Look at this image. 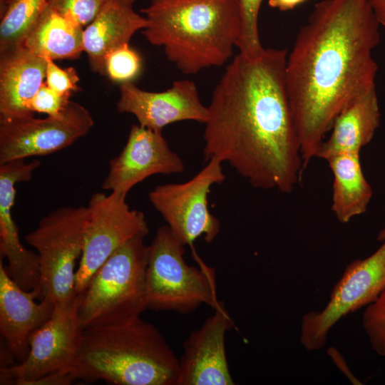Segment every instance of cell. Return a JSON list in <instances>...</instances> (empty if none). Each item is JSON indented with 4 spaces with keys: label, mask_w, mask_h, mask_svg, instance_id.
I'll use <instances>...</instances> for the list:
<instances>
[{
    "label": "cell",
    "mask_w": 385,
    "mask_h": 385,
    "mask_svg": "<svg viewBox=\"0 0 385 385\" xmlns=\"http://www.w3.org/2000/svg\"><path fill=\"white\" fill-rule=\"evenodd\" d=\"M287 54L236 55L213 90L203 133L205 160L226 162L252 187L282 193L304 170L285 84Z\"/></svg>",
    "instance_id": "obj_1"
},
{
    "label": "cell",
    "mask_w": 385,
    "mask_h": 385,
    "mask_svg": "<svg viewBox=\"0 0 385 385\" xmlns=\"http://www.w3.org/2000/svg\"><path fill=\"white\" fill-rule=\"evenodd\" d=\"M379 26L369 0H322L300 28L284 78L304 170L342 110L376 87Z\"/></svg>",
    "instance_id": "obj_2"
},
{
    "label": "cell",
    "mask_w": 385,
    "mask_h": 385,
    "mask_svg": "<svg viewBox=\"0 0 385 385\" xmlns=\"http://www.w3.org/2000/svg\"><path fill=\"white\" fill-rule=\"evenodd\" d=\"M142 30L152 45L184 74L223 66L233 55L241 33L235 0H150L141 9Z\"/></svg>",
    "instance_id": "obj_3"
},
{
    "label": "cell",
    "mask_w": 385,
    "mask_h": 385,
    "mask_svg": "<svg viewBox=\"0 0 385 385\" xmlns=\"http://www.w3.org/2000/svg\"><path fill=\"white\" fill-rule=\"evenodd\" d=\"M76 379L115 385H177L179 359L159 330L138 317L84 329Z\"/></svg>",
    "instance_id": "obj_4"
},
{
    "label": "cell",
    "mask_w": 385,
    "mask_h": 385,
    "mask_svg": "<svg viewBox=\"0 0 385 385\" xmlns=\"http://www.w3.org/2000/svg\"><path fill=\"white\" fill-rule=\"evenodd\" d=\"M148 254L144 237H136L118 248L98 268L83 292L78 308L83 329L140 317L148 308Z\"/></svg>",
    "instance_id": "obj_5"
},
{
    "label": "cell",
    "mask_w": 385,
    "mask_h": 385,
    "mask_svg": "<svg viewBox=\"0 0 385 385\" xmlns=\"http://www.w3.org/2000/svg\"><path fill=\"white\" fill-rule=\"evenodd\" d=\"M184 246L168 225L158 228L149 246L148 308L186 314L201 304L215 309L220 304L214 269L205 265L194 250L200 268L188 265L183 257Z\"/></svg>",
    "instance_id": "obj_6"
},
{
    "label": "cell",
    "mask_w": 385,
    "mask_h": 385,
    "mask_svg": "<svg viewBox=\"0 0 385 385\" xmlns=\"http://www.w3.org/2000/svg\"><path fill=\"white\" fill-rule=\"evenodd\" d=\"M88 221L87 207H63L43 216L25 236L39 257V300L47 299L55 305L77 294L75 267L82 254Z\"/></svg>",
    "instance_id": "obj_7"
},
{
    "label": "cell",
    "mask_w": 385,
    "mask_h": 385,
    "mask_svg": "<svg viewBox=\"0 0 385 385\" xmlns=\"http://www.w3.org/2000/svg\"><path fill=\"white\" fill-rule=\"evenodd\" d=\"M380 242L381 245L371 255L346 266L322 309L302 316L299 341L306 350L322 349L339 321L372 303L385 289V237Z\"/></svg>",
    "instance_id": "obj_8"
},
{
    "label": "cell",
    "mask_w": 385,
    "mask_h": 385,
    "mask_svg": "<svg viewBox=\"0 0 385 385\" xmlns=\"http://www.w3.org/2000/svg\"><path fill=\"white\" fill-rule=\"evenodd\" d=\"M207 162L190 180L159 185L148 195L152 205L184 245L192 247L202 236L212 242L220 231V220L209 210L207 197L212 186L222 183L225 175L220 160Z\"/></svg>",
    "instance_id": "obj_9"
},
{
    "label": "cell",
    "mask_w": 385,
    "mask_h": 385,
    "mask_svg": "<svg viewBox=\"0 0 385 385\" xmlns=\"http://www.w3.org/2000/svg\"><path fill=\"white\" fill-rule=\"evenodd\" d=\"M83 292L55 304L51 317L29 338V352L16 365L1 366V384L32 385L48 374L68 370L76 358L83 329L78 317Z\"/></svg>",
    "instance_id": "obj_10"
},
{
    "label": "cell",
    "mask_w": 385,
    "mask_h": 385,
    "mask_svg": "<svg viewBox=\"0 0 385 385\" xmlns=\"http://www.w3.org/2000/svg\"><path fill=\"white\" fill-rule=\"evenodd\" d=\"M88 221L78 267L75 290L83 292L92 277L120 246L149 232L144 214L130 209L125 196L111 192L93 194L87 206Z\"/></svg>",
    "instance_id": "obj_11"
},
{
    "label": "cell",
    "mask_w": 385,
    "mask_h": 385,
    "mask_svg": "<svg viewBox=\"0 0 385 385\" xmlns=\"http://www.w3.org/2000/svg\"><path fill=\"white\" fill-rule=\"evenodd\" d=\"M93 123L90 112L72 101L58 115L0 120V165L64 149L86 135Z\"/></svg>",
    "instance_id": "obj_12"
},
{
    "label": "cell",
    "mask_w": 385,
    "mask_h": 385,
    "mask_svg": "<svg viewBox=\"0 0 385 385\" xmlns=\"http://www.w3.org/2000/svg\"><path fill=\"white\" fill-rule=\"evenodd\" d=\"M184 168L182 159L170 149L162 132L134 124L123 149L110 160L101 188L126 197L135 185L150 176L180 173Z\"/></svg>",
    "instance_id": "obj_13"
},
{
    "label": "cell",
    "mask_w": 385,
    "mask_h": 385,
    "mask_svg": "<svg viewBox=\"0 0 385 385\" xmlns=\"http://www.w3.org/2000/svg\"><path fill=\"white\" fill-rule=\"evenodd\" d=\"M119 113L135 116L138 124L158 132L166 125L183 120L205 123L208 108L201 102L195 83L175 81L161 92L143 91L132 82L122 83L116 104Z\"/></svg>",
    "instance_id": "obj_14"
},
{
    "label": "cell",
    "mask_w": 385,
    "mask_h": 385,
    "mask_svg": "<svg viewBox=\"0 0 385 385\" xmlns=\"http://www.w3.org/2000/svg\"><path fill=\"white\" fill-rule=\"evenodd\" d=\"M41 165L38 160L26 163L15 160L0 165V252L9 265V275L21 289L34 291L41 296V272L37 253L26 249L21 242L11 209L14 205L18 183L31 180Z\"/></svg>",
    "instance_id": "obj_15"
},
{
    "label": "cell",
    "mask_w": 385,
    "mask_h": 385,
    "mask_svg": "<svg viewBox=\"0 0 385 385\" xmlns=\"http://www.w3.org/2000/svg\"><path fill=\"white\" fill-rule=\"evenodd\" d=\"M214 309V314L191 332L183 344L177 385L235 384L225 349V334L234 324L222 303Z\"/></svg>",
    "instance_id": "obj_16"
},
{
    "label": "cell",
    "mask_w": 385,
    "mask_h": 385,
    "mask_svg": "<svg viewBox=\"0 0 385 385\" xmlns=\"http://www.w3.org/2000/svg\"><path fill=\"white\" fill-rule=\"evenodd\" d=\"M38 299L34 291L21 289L9 275L0 260V331L12 356L24 361L29 352V338L51 316L54 304Z\"/></svg>",
    "instance_id": "obj_17"
},
{
    "label": "cell",
    "mask_w": 385,
    "mask_h": 385,
    "mask_svg": "<svg viewBox=\"0 0 385 385\" xmlns=\"http://www.w3.org/2000/svg\"><path fill=\"white\" fill-rule=\"evenodd\" d=\"M47 60L21 46L0 53V120L34 115L30 103L44 83Z\"/></svg>",
    "instance_id": "obj_18"
},
{
    "label": "cell",
    "mask_w": 385,
    "mask_h": 385,
    "mask_svg": "<svg viewBox=\"0 0 385 385\" xmlns=\"http://www.w3.org/2000/svg\"><path fill=\"white\" fill-rule=\"evenodd\" d=\"M135 0H108L83 30V51L93 72L105 75L104 61L115 48L129 43L147 19L133 9Z\"/></svg>",
    "instance_id": "obj_19"
},
{
    "label": "cell",
    "mask_w": 385,
    "mask_h": 385,
    "mask_svg": "<svg viewBox=\"0 0 385 385\" xmlns=\"http://www.w3.org/2000/svg\"><path fill=\"white\" fill-rule=\"evenodd\" d=\"M376 87L350 101L339 113L329 138L320 145L316 158L327 160L347 152L360 153L371 142L380 124Z\"/></svg>",
    "instance_id": "obj_20"
},
{
    "label": "cell",
    "mask_w": 385,
    "mask_h": 385,
    "mask_svg": "<svg viewBox=\"0 0 385 385\" xmlns=\"http://www.w3.org/2000/svg\"><path fill=\"white\" fill-rule=\"evenodd\" d=\"M333 174L332 211L341 223L364 213L373 191L361 165L360 153L347 152L327 160Z\"/></svg>",
    "instance_id": "obj_21"
},
{
    "label": "cell",
    "mask_w": 385,
    "mask_h": 385,
    "mask_svg": "<svg viewBox=\"0 0 385 385\" xmlns=\"http://www.w3.org/2000/svg\"><path fill=\"white\" fill-rule=\"evenodd\" d=\"M83 30L48 5L23 46L46 60L76 59L83 51Z\"/></svg>",
    "instance_id": "obj_22"
},
{
    "label": "cell",
    "mask_w": 385,
    "mask_h": 385,
    "mask_svg": "<svg viewBox=\"0 0 385 385\" xmlns=\"http://www.w3.org/2000/svg\"><path fill=\"white\" fill-rule=\"evenodd\" d=\"M49 0H10L0 12V53L21 46Z\"/></svg>",
    "instance_id": "obj_23"
},
{
    "label": "cell",
    "mask_w": 385,
    "mask_h": 385,
    "mask_svg": "<svg viewBox=\"0 0 385 385\" xmlns=\"http://www.w3.org/2000/svg\"><path fill=\"white\" fill-rule=\"evenodd\" d=\"M241 18V33L237 45L239 53L255 58L261 55L262 46L258 30V16L262 0H235Z\"/></svg>",
    "instance_id": "obj_24"
},
{
    "label": "cell",
    "mask_w": 385,
    "mask_h": 385,
    "mask_svg": "<svg viewBox=\"0 0 385 385\" xmlns=\"http://www.w3.org/2000/svg\"><path fill=\"white\" fill-rule=\"evenodd\" d=\"M142 68L140 55L129 43L123 44L111 51L105 58V75L114 82L124 83L136 78Z\"/></svg>",
    "instance_id": "obj_25"
},
{
    "label": "cell",
    "mask_w": 385,
    "mask_h": 385,
    "mask_svg": "<svg viewBox=\"0 0 385 385\" xmlns=\"http://www.w3.org/2000/svg\"><path fill=\"white\" fill-rule=\"evenodd\" d=\"M362 326L372 350L385 356V289L366 306L362 315Z\"/></svg>",
    "instance_id": "obj_26"
},
{
    "label": "cell",
    "mask_w": 385,
    "mask_h": 385,
    "mask_svg": "<svg viewBox=\"0 0 385 385\" xmlns=\"http://www.w3.org/2000/svg\"><path fill=\"white\" fill-rule=\"evenodd\" d=\"M108 0H49L48 5L57 12L85 29L96 16Z\"/></svg>",
    "instance_id": "obj_27"
},
{
    "label": "cell",
    "mask_w": 385,
    "mask_h": 385,
    "mask_svg": "<svg viewBox=\"0 0 385 385\" xmlns=\"http://www.w3.org/2000/svg\"><path fill=\"white\" fill-rule=\"evenodd\" d=\"M79 77L73 67L59 68L53 61L47 60L45 83L60 95H71L78 91Z\"/></svg>",
    "instance_id": "obj_28"
},
{
    "label": "cell",
    "mask_w": 385,
    "mask_h": 385,
    "mask_svg": "<svg viewBox=\"0 0 385 385\" xmlns=\"http://www.w3.org/2000/svg\"><path fill=\"white\" fill-rule=\"evenodd\" d=\"M70 96L57 93L43 83L31 100L30 108L34 113L58 115L66 106Z\"/></svg>",
    "instance_id": "obj_29"
},
{
    "label": "cell",
    "mask_w": 385,
    "mask_h": 385,
    "mask_svg": "<svg viewBox=\"0 0 385 385\" xmlns=\"http://www.w3.org/2000/svg\"><path fill=\"white\" fill-rule=\"evenodd\" d=\"M306 0H268V4L273 9L279 11L293 9Z\"/></svg>",
    "instance_id": "obj_30"
},
{
    "label": "cell",
    "mask_w": 385,
    "mask_h": 385,
    "mask_svg": "<svg viewBox=\"0 0 385 385\" xmlns=\"http://www.w3.org/2000/svg\"><path fill=\"white\" fill-rule=\"evenodd\" d=\"M369 1L379 24L385 27V0H369Z\"/></svg>",
    "instance_id": "obj_31"
},
{
    "label": "cell",
    "mask_w": 385,
    "mask_h": 385,
    "mask_svg": "<svg viewBox=\"0 0 385 385\" xmlns=\"http://www.w3.org/2000/svg\"><path fill=\"white\" fill-rule=\"evenodd\" d=\"M384 237H385V224H384V227L380 230V232H379V235H378V237H377V240L379 241H380L381 239H383Z\"/></svg>",
    "instance_id": "obj_32"
},
{
    "label": "cell",
    "mask_w": 385,
    "mask_h": 385,
    "mask_svg": "<svg viewBox=\"0 0 385 385\" xmlns=\"http://www.w3.org/2000/svg\"><path fill=\"white\" fill-rule=\"evenodd\" d=\"M10 0H0V12H1L6 7V4Z\"/></svg>",
    "instance_id": "obj_33"
}]
</instances>
